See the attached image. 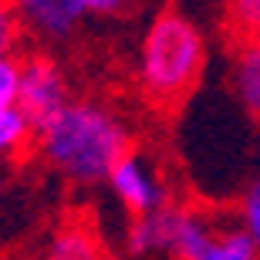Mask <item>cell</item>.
<instances>
[{
  "label": "cell",
  "mask_w": 260,
  "mask_h": 260,
  "mask_svg": "<svg viewBox=\"0 0 260 260\" xmlns=\"http://www.w3.org/2000/svg\"><path fill=\"white\" fill-rule=\"evenodd\" d=\"M41 155L75 183H108L128 152L132 132L115 112L95 102H71L38 132Z\"/></svg>",
  "instance_id": "cell-1"
},
{
  "label": "cell",
  "mask_w": 260,
  "mask_h": 260,
  "mask_svg": "<svg viewBox=\"0 0 260 260\" xmlns=\"http://www.w3.org/2000/svg\"><path fill=\"white\" fill-rule=\"evenodd\" d=\"M233 91L240 105L260 122V41H240L233 54Z\"/></svg>",
  "instance_id": "cell-8"
},
{
  "label": "cell",
  "mask_w": 260,
  "mask_h": 260,
  "mask_svg": "<svg viewBox=\"0 0 260 260\" xmlns=\"http://www.w3.org/2000/svg\"><path fill=\"white\" fill-rule=\"evenodd\" d=\"M206 64L203 30L179 10H162L149 24L139 51V81L159 105L183 98L200 81Z\"/></svg>",
  "instance_id": "cell-2"
},
{
  "label": "cell",
  "mask_w": 260,
  "mask_h": 260,
  "mask_svg": "<svg viewBox=\"0 0 260 260\" xmlns=\"http://www.w3.org/2000/svg\"><path fill=\"white\" fill-rule=\"evenodd\" d=\"M17 91H20V61L0 58V112L17 108Z\"/></svg>",
  "instance_id": "cell-13"
},
{
  "label": "cell",
  "mask_w": 260,
  "mask_h": 260,
  "mask_svg": "<svg viewBox=\"0 0 260 260\" xmlns=\"http://www.w3.org/2000/svg\"><path fill=\"white\" fill-rule=\"evenodd\" d=\"M176 223H179V206H162L149 216H139L128 230V250L132 253L169 250L176 237Z\"/></svg>",
  "instance_id": "cell-7"
},
{
  "label": "cell",
  "mask_w": 260,
  "mask_h": 260,
  "mask_svg": "<svg viewBox=\"0 0 260 260\" xmlns=\"http://www.w3.org/2000/svg\"><path fill=\"white\" fill-rule=\"evenodd\" d=\"M169 253L176 260H260L243 226H216L189 210H179Z\"/></svg>",
  "instance_id": "cell-3"
},
{
  "label": "cell",
  "mask_w": 260,
  "mask_h": 260,
  "mask_svg": "<svg viewBox=\"0 0 260 260\" xmlns=\"http://www.w3.org/2000/svg\"><path fill=\"white\" fill-rule=\"evenodd\" d=\"M20 41V17L14 4H0V58H10Z\"/></svg>",
  "instance_id": "cell-14"
},
{
  "label": "cell",
  "mask_w": 260,
  "mask_h": 260,
  "mask_svg": "<svg viewBox=\"0 0 260 260\" xmlns=\"http://www.w3.org/2000/svg\"><path fill=\"white\" fill-rule=\"evenodd\" d=\"M30 132H34V128H30V122L24 118L20 108H4V112H0V155L20 149V145L27 142Z\"/></svg>",
  "instance_id": "cell-10"
},
{
  "label": "cell",
  "mask_w": 260,
  "mask_h": 260,
  "mask_svg": "<svg viewBox=\"0 0 260 260\" xmlns=\"http://www.w3.org/2000/svg\"><path fill=\"white\" fill-rule=\"evenodd\" d=\"M88 14H118V10H125V4H118V0H85Z\"/></svg>",
  "instance_id": "cell-15"
},
{
  "label": "cell",
  "mask_w": 260,
  "mask_h": 260,
  "mask_svg": "<svg viewBox=\"0 0 260 260\" xmlns=\"http://www.w3.org/2000/svg\"><path fill=\"white\" fill-rule=\"evenodd\" d=\"M44 260H102L95 237L85 226H68V230L54 233Z\"/></svg>",
  "instance_id": "cell-9"
},
{
  "label": "cell",
  "mask_w": 260,
  "mask_h": 260,
  "mask_svg": "<svg viewBox=\"0 0 260 260\" xmlns=\"http://www.w3.org/2000/svg\"><path fill=\"white\" fill-rule=\"evenodd\" d=\"M108 186H112V193H115L118 200L125 203V210L132 213L135 220L166 206V189L159 186L155 173L149 169V162H145L139 152H128L125 159L112 169Z\"/></svg>",
  "instance_id": "cell-5"
},
{
  "label": "cell",
  "mask_w": 260,
  "mask_h": 260,
  "mask_svg": "<svg viewBox=\"0 0 260 260\" xmlns=\"http://www.w3.org/2000/svg\"><path fill=\"white\" fill-rule=\"evenodd\" d=\"M71 105L68 78L51 58H27L20 64V91H17V108L30 122L34 132L48 125L51 118Z\"/></svg>",
  "instance_id": "cell-4"
},
{
  "label": "cell",
  "mask_w": 260,
  "mask_h": 260,
  "mask_svg": "<svg viewBox=\"0 0 260 260\" xmlns=\"http://www.w3.org/2000/svg\"><path fill=\"white\" fill-rule=\"evenodd\" d=\"M226 20H230L240 41H260V0H237L226 7Z\"/></svg>",
  "instance_id": "cell-11"
},
{
  "label": "cell",
  "mask_w": 260,
  "mask_h": 260,
  "mask_svg": "<svg viewBox=\"0 0 260 260\" xmlns=\"http://www.w3.org/2000/svg\"><path fill=\"white\" fill-rule=\"evenodd\" d=\"M14 7H17L20 24H27L30 30H38L48 41H61L75 34L81 20L88 17L85 0H24Z\"/></svg>",
  "instance_id": "cell-6"
},
{
  "label": "cell",
  "mask_w": 260,
  "mask_h": 260,
  "mask_svg": "<svg viewBox=\"0 0 260 260\" xmlns=\"http://www.w3.org/2000/svg\"><path fill=\"white\" fill-rule=\"evenodd\" d=\"M240 226L250 233L253 247L260 253V176H253V183L247 186L243 193V203H240Z\"/></svg>",
  "instance_id": "cell-12"
}]
</instances>
